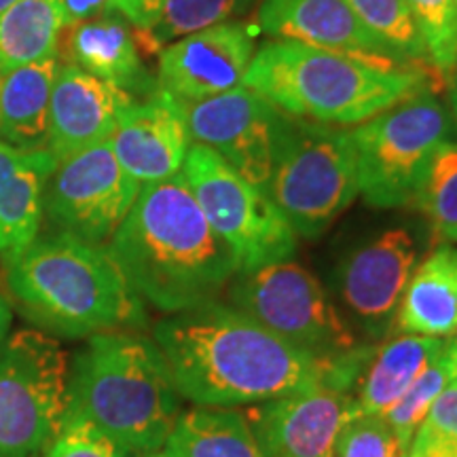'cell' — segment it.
I'll return each mask as SVG.
<instances>
[{"label": "cell", "instance_id": "cell-7", "mask_svg": "<svg viewBox=\"0 0 457 457\" xmlns=\"http://www.w3.org/2000/svg\"><path fill=\"white\" fill-rule=\"evenodd\" d=\"M358 185L375 208L413 205L432 157L453 140V117L432 89L398 102L350 129Z\"/></svg>", "mask_w": 457, "mask_h": 457}, {"label": "cell", "instance_id": "cell-3", "mask_svg": "<svg viewBox=\"0 0 457 457\" xmlns=\"http://www.w3.org/2000/svg\"><path fill=\"white\" fill-rule=\"evenodd\" d=\"M180 394L157 343L134 330L87 337L68 375L66 417L94 424L131 457L162 451Z\"/></svg>", "mask_w": 457, "mask_h": 457}, {"label": "cell", "instance_id": "cell-39", "mask_svg": "<svg viewBox=\"0 0 457 457\" xmlns=\"http://www.w3.org/2000/svg\"><path fill=\"white\" fill-rule=\"evenodd\" d=\"M15 3H17V0H0V15H3L4 11H7L11 4H15Z\"/></svg>", "mask_w": 457, "mask_h": 457}, {"label": "cell", "instance_id": "cell-27", "mask_svg": "<svg viewBox=\"0 0 457 457\" xmlns=\"http://www.w3.org/2000/svg\"><path fill=\"white\" fill-rule=\"evenodd\" d=\"M413 205L430 222L441 244H457V140H447L432 157Z\"/></svg>", "mask_w": 457, "mask_h": 457}, {"label": "cell", "instance_id": "cell-8", "mask_svg": "<svg viewBox=\"0 0 457 457\" xmlns=\"http://www.w3.org/2000/svg\"><path fill=\"white\" fill-rule=\"evenodd\" d=\"M182 176L216 236L236 254L239 271L293 259L295 228L265 188L239 176L219 153L193 142Z\"/></svg>", "mask_w": 457, "mask_h": 457}, {"label": "cell", "instance_id": "cell-10", "mask_svg": "<svg viewBox=\"0 0 457 457\" xmlns=\"http://www.w3.org/2000/svg\"><path fill=\"white\" fill-rule=\"evenodd\" d=\"M228 299L236 310L318 358H337L358 347L350 324L318 279L293 261L239 271Z\"/></svg>", "mask_w": 457, "mask_h": 457}, {"label": "cell", "instance_id": "cell-29", "mask_svg": "<svg viewBox=\"0 0 457 457\" xmlns=\"http://www.w3.org/2000/svg\"><path fill=\"white\" fill-rule=\"evenodd\" d=\"M453 379L455 370L447 353V345H445V352L438 356L436 362H432L430 367L421 373L420 379L404 392V396L384 415L387 426L392 428L394 434L398 436L400 445H403L404 453H409L411 441H413L417 428L424 421L428 411L432 409L434 400L441 396V392Z\"/></svg>", "mask_w": 457, "mask_h": 457}, {"label": "cell", "instance_id": "cell-30", "mask_svg": "<svg viewBox=\"0 0 457 457\" xmlns=\"http://www.w3.org/2000/svg\"><path fill=\"white\" fill-rule=\"evenodd\" d=\"M407 7L424 41L432 71L449 81L457 60V3L455 0H407Z\"/></svg>", "mask_w": 457, "mask_h": 457}, {"label": "cell", "instance_id": "cell-43", "mask_svg": "<svg viewBox=\"0 0 457 457\" xmlns=\"http://www.w3.org/2000/svg\"><path fill=\"white\" fill-rule=\"evenodd\" d=\"M455 3H457V0H455Z\"/></svg>", "mask_w": 457, "mask_h": 457}, {"label": "cell", "instance_id": "cell-11", "mask_svg": "<svg viewBox=\"0 0 457 457\" xmlns=\"http://www.w3.org/2000/svg\"><path fill=\"white\" fill-rule=\"evenodd\" d=\"M140 188L119 165L106 140L57 162L45 188V214L60 233L106 245Z\"/></svg>", "mask_w": 457, "mask_h": 457}, {"label": "cell", "instance_id": "cell-42", "mask_svg": "<svg viewBox=\"0 0 457 457\" xmlns=\"http://www.w3.org/2000/svg\"><path fill=\"white\" fill-rule=\"evenodd\" d=\"M455 66H457V60H455Z\"/></svg>", "mask_w": 457, "mask_h": 457}, {"label": "cell", "instance_id": "cell-25", "mask_svg": "<svg viewBox=\"0 0 457 457\" xmlns=\"http://www.w3.org/2000/svg\"><path fill=\"white\" fill-rule=\"evenodd\" d=\"M62 30L60 0H17L0 15V71H15L55 54Z\"/></svg>", "mask_w": 457, "mask_h": 457}, {"label": "cell", "instance_id": "cell-2", "mask_svg": "<svg viewBox=\"0 0 457 457\" xmlns=\"http://www.w3.org/2000/svg\"><path fill=\"white\" fill-rule=\"evenodd\" d=\"M106 250L140 299L165 313L216 301L239 273L182 171L140 188Z\"/></svg>", "mask_w": 457, "mask_h": 457}, {"label": "cell", "instance_id": "cell-24", "mask_svg": "<svg viewBox=\"0 0 457 457\" xmlns=\"http://www.w3.org/2000/svg\"><path fill=\"white\" fill-rule=\"evenodd\" d=\"M163 451L171 457H265L245 415L225 407L180 413Z\"/></svg>", "mask_w": 457, "mask_h": 457}, {"label": "cell", "instance_id": "cell-15", "mask_svg": "<svg viewBox=\"0 0 457 457\" xmlns=\"http://www.w3.org/2000/svg\"><path fill=\"white\" fill-rule=\"evenodd\" d=\"M254 43L239 21L205 28L159 54L157 87L179 102H202L244 85Z\"/></svg>", "mask_w": 457, "mask_h": 457}, {"label": "cell", "instance_id": "cell-1", "mask_svg": "<svg viewBox=\"0 0 457 457\" xmlns=\"http://www.w3.org/2000/svg\"><path fill=\"white\" fill-rule=\"evenodd\" d=\"M182 398L197 407H237L313 386L353 392L375 345L318 358L219 299L170 313L153 330Z\"/></svg>", "mask_w": 457, "mask_h": 457}, {"label": "cell", "instance_id": "cell-31", "mask_svg": "<svg viewBox=\"0 0 457 457\" xmlns=\"http://www.w3.org/2000/svg\"><path fill=\"white\" fill-rule=\"evenodd\" d=\"M407 457H457V377L434 400Z\"/></svg>", "mask_w": 457, "mask_h": 457}, {"label": "cell", "instance_id": "cell-4", "mask_svg": "<svg viewBox=\"0 0 457 457\" xmlns=\"http://www.w3.org/2000/svg\"><path fill=\"white\" fill-rule=\"evenodd\" d=\"M441 81L428 68L373 62L293 41L254 51L244 85L290 117L324 125H360Z\"/></svg>", "mask_w": 457, "mask_h": 457}, {"label": "cell", "instance_id": "cell-20", "mask_svg": "<svg viewBox=\"0 0 457 457\" xmlns=\"http://www.w3.org/2000/svg\"><path fill=\"white\" fill-rule=\"evenodd\" d=\"M140 54L138 30L136 28L131 30L129 21L119 13L98 15L71 28V38H68L71 64L129 94L131 91L155 94L159 87L148 77Z\"/></svg>", "mask_w": 457, "mask_h": 457}, {"label": "cell", "instance_id": "cell-19", "mask_svg": "<svg viewBox=\"0 0 457 457\" xmlns=\"http://www.w3.org/2000/svg\"><path fill=\"white\" fill-rule=\"evenodd\" d=\"M55 165L49 151H20L0 140V261L7 265L38 236Z\"/></svg>", "mask_w": 457, "mask_h": 457}, {"label": "cell", "instance_id": "cell-26", "mask_svg": "<svg viewBox=\"0 0 457 457\" xmlns=\"http://www.w3.org/2000/svg\"><path fill=\"white\" fill-rule=\"evenodd\" d=\"M256 0H165L151 30H138L142 51H162L187 34L205 30L248 11Z\"/></svg>", "mask_w": 457, "mask_h": 457}, {"label": "cell", "instance_id": "cell-9", "mask_svg": "<svg viewBox=\"0 0 457 457\" xmlns=\"http://www.w3.org/2000/svg\"><path fill=\"white\" fill-rule=\"evenodd\" d=\"M68 364L43 330H17L0 345V457H32L62 430Z\"/></svg>", "mask_w": 457, "mask_h": 457}, {"label": "cell", "instance_id": "cell-21", "mask_svg": "<svg viewBox=\"0 0 457 457\" xmlns=\"http://www.w3.org/2000/svg\"><path fill=\"white\" fill-rule=\"evenodd\" d=\"M400 335L451 339L457 335V245L438 244L417 262L396 313Z\"/></svg>", "mask_w": 457, "mask_h": 457}, {"label": "cell", "instance_id": "cell-32", "mask_svg": "<svg viewBox=\"0 0 457 457\" xmlns=\"http://www.w3.org/2000/svg\"><path fill=\"white\" fill-rule=\"evenodd\" d=\"M333 457H407L384 417L356 415L341 428Z\"/></svg>", "mask_w": 457, "mask_h": 457}, {"label": "cell", "instance_id": "cell-16", "mask_svg": "<svg viewBox=\"0 0 457 457\" xmlns=\"http://www.w3.org/2000/svg\"><path fill=\"white\" fill-rule=\"evenodd\" d=\"M256 20L261 30L276 41L310 45L379 66H415L373 37L347 0H262Z\"/></svg>", "mask_w": 457, "mask_h": 457}, {"label": "cell", "instance_id": "cell-33", "mask_svg": "<svg viewBox=\"0 0 457 457\" xmlns=\"http://www.w3.org/2000/svg\"><path fill=\"white\" fill-rule=\"evenodd\" d=\"M43 457H131L106 434L81 417H64L62 430L43 449Z\"/></svg>", "mask_w": 457, "mask_h": 457}, {"label": "cell", "instance_id": "cell-35", "mask_svg": "<svg viewBox=\"0 0 457 457\" xmlns=\"http://www.w3.org/2000/svg\"><path fill=\"white\" fill-rule=\"evenodd\" d=\"M60 7L64 15V28H72L112 11V3L111 0H60Z\"/></svg>", "mask_w": 457, "mask_h": 457}, {"label": "cell", "instance_id": "cell-6", "mask_svg": "<svg viewBox=\"0 0 457 457\" xmlns=\"http://www.w3.org/2000/svg\"><path fill=\"white\" fill-rule=\"evenodd\" d=\"M265 191L296 236L318 237L360 193L350 129L284 112Z\"/></svg>", "mask_w": 457, "mask_h": 457}, {"label": "cell", "instance_id": "cell-28", "mask_svg": "<svg viewBox=\"0 0 457 457\" xmlns=\"http://www.w3.org/2000/svg\"><path fill=\"white\" fill-rule=\"evenodd\" d=\"M347 4L358 20L367 26V30L379 38L394 55L409 64L432 71L424 41H421L413 15L407 7V0H347Z\"/></svg>", "mask_w": 457, "mask_h": 457}, {"label": "cell", "instance_id": "cell-18", "mask_svg": "<svg viewBox=\"0 0 457 457\" xmlns=\"http://www.w3.org/2000/svg\"><path fill=\"white\" fill-rule=\"evenodd\" d=\"M191 145L180 102L162 89L125 108L111 138L119 165L140 187L180 174Z\"/></svg>", "mask_w": 457, "mask_h": 457}, {"label": "cell", "instance_id": "cell-23", "mask_svg": "<svg viewBox=\"0 0 457 457\" xmlns=\"http://www.w3.org/2000/svg\"><path fill=\"white\" fill-rule=\"evenodd\" d=\"M60 54L3 72L0 83V140L20 151H47L51 91Z\"/></svg>", "mask_w": 457, "mask_h": 457}, {"label": "cell", "instance_id": "cell-38", "mask_svg": "<svg viewBox=\"0 0 457 457\" xmlns=\"http://www.w3.org/2000/svg\"><path fill=\"white\" fill-rule=\"evenodd\" d=\"M447 353H449L451 364H453V370H455V377H457V335L451 337V339H447Z\"/></svg>", "mask_w": 457, "mask_h": 457}, {"label": "cell", "instance_id": "cell-12", "mask_svg": "<svg viewBox=\"0 0 457 457\" xmlns=\"http://www.w3.org/2000/svg\"><path fill=\"white\" fill-rule=\"evenodd\" d=\"M180 106L193 142L212 148L239 176L265 188L282 111L245 85Z\"/></svg>", "mask_w": 457, "mask_h": 457}, {"label": "cell", "instance_id": "cell-22", "mask_svg": "<svg viewBox=\"0 0 457 457\" xmlns=\"http://www.w3.org/2000/svg\"><path fill=\"white\" fill-rule=\"evenodd\" d=\"M445 345L447 339L420 335H398L375 345L353 390L360 415L384 417L421 373L436 362Z\"/></svg>", "mask_w": 457, "mask_h": 457}, {"label": "cell", "instance_id": "cell-34", "mask_svg": "<svg viewBox=\"0 0 457 457\" xmlns=\"http://www.w3.org/2000/svg\"><path fill=\"white\" fill-rule=\"evenodd\" d=\"M112 11L123 15L136 30H151L162 15L165 0H111Z\"/></svg>", "mask_w": 457, "mask_h": 457}, {"label": "cell", "instance_id": "cell-13", "mask_svg": "<svg viewBox=\"0 0 457 457\" xmlns=\"http://www.w3.org/2000/svg\"><path fill=\"white\" fill-rule=\"evenodd\" d=\"M420 248L407 228H387L345 256L337 270V293L345 310L373 339H386L396 327V313Z\"/></svg>", "mask_w": 457, "mask_h": 457}, {"label": "cell", "instance_id": "cell-37", "mask_svg": "<svg viewBox=\"0 0 457 457\" xmlns=\"http://www.w3.org/2000/svg\"><path fill=\"white\" fill-rule=\"evenodd\" d=\"M449 112L457 123V66L449 77Z\"/></svg>", "mask_w": 457, "mask_h": 457}, {"label": "cell", "instance_id": "cell-40", "mask_svg": "<svg viewBox=\"0 0 457 457\" xmlns=\"http://www.w3.org/2000/svg\"><path fill=\"white\" fill-rule=\"evenodd\" d=\"M142 457H171V455H168V453H165V451L162 449V451H155V453H148V455H142Z\"/></svg>", "mask_w": 457, "mask_h": 457}, {"label": "cell", "instance_id": "cell-14", "mask_svg": "<svg viewBox=\"0 0 457 457\" xmlns=\"http://www.w3.org/2000/svg\"><path fill=\"white\" fill-rule=\"evenodd\" d=\"M265 457H333L341 428L360 415L353 392L313 386L245 411Z\"/></svg>", "mask_w": 457, "mask_h": 457}, {"label": "cell", "instance_id": "cell-36", "mask_svg": "<svg viewBox=\"0 0 457 457\" xmlns=\"http://www.w3.org/2000/svg\"><path fill=\"white\" fill-rule=\"evenodd\" d=\"M11 320H13V313H11L9 303H7V299H4L3 295H0V345H3L4 339H7V337H9Z\"/></svg>", "mask_w": 457, "mask_h": 457}, {"label": "cell", "instance_id": "cell-41", "mask_svg": "<svg viewBox=\"0 0 457 457\" xmlns=\"http://www.w3.org/2000/svg\"><path fill=\"white\" fill-rule=\"evenodd\" d=\"M0 83H3V71H0Z\"/></svg>", "mask_w": 457, "mask_h": 457}, {"label": "cell", "instance_id": "cell-17", "mask_svg": "<svg viewBox=\"0 0 457 457\" xmlns=\"http://www.w3.org/2000/svg\"><path fill=\"white\" fill-rule=\"evenodd\" d=\"M134 96L74 64L57 71L49 104L47 151L57 162L112 138Z\"/></svg>", "mask_w": 457, "mask_h": 457}, {"label": "cell", "instance_id": "cell-5", "mask_svg": "<svg viewBox=\"0 0 457 457\" xmlns=\"http://www.w3.org/2000/svg\"><path fill=\"white\" fill-rule=\"evenodd\" d=\"M9 288L43 333L91 337L145 324L142 299L108 254L57 233L34 239L9 265Z\"/></svg>", "mask_w": 457, "mask_h": 457}]
</instances>
